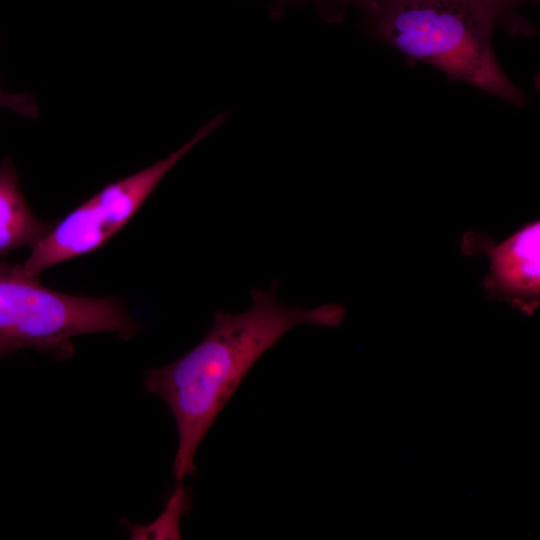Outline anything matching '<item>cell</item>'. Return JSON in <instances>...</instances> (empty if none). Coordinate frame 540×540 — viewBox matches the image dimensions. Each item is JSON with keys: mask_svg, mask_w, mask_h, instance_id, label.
I'll return each instance as SVG.
<instances>
[{"mask_svg": "<svg viewBox=\"0 0 540 540\" xmlns=\"http://www.w3.org/2000/svg\"><path fill=\"white\" fill-rule=\"evenodd\" d=\"M269 290L253 289L251 306L233 314L216 311L213 325L189 352L161 368L148 369L144 386L173 414L178 449L173 474L181 482L196 471L194 456L219 412L256 361L301 324L339 326L345 308L331 303L312 309L286 306Z\"/></svg>", "mask_w": 540, "mask_h": 540, "instance_id": "cell-1", "label": "cell"}, {"mask_svg": "<svg viewBox=\"0 0 540 540\" xmlns=\"http://www.w3.org/2000/svg\"><path fill=\"white\" fill-rule=\"evenodd\" d=\"M361 11L367 36L407 63L430 65L518 108L529 103L496 57V20L483 0H381Z\"/></svg>", "mask_w": 540, "mask_h": 540, "instance_id": "cell-2", "label": "cell"}, {"mask_svg": "<svg viewBox=\"0 0 540 540\" xmlns=\"http://www.w3.org/2000/svg\"><path fill=\"white\" fill-rule=\"evenodd\" d=\"M103 332L129 339L139 327L115 297L57 292L26 274L20 264L0 260V358L32 348L66 359L73 353V337Z\"/></svg>", "mask_w": 540, "mask_h": 540, "instance_id": "cell-3", "label": "cell"}, {"mask_svg": "<svg viewBox=\"0 0 540 540\" xmlns=\"http://www.w3.org/2000/svg\"><path fill=\"white\" fill-rule=\"evenodd\" d=\"M223 114L201 127L196 134L166 158L132 175L107 184L69 212L32 247L20 264L33 277L64 261L89 254L109 241L135 215L164 176L201 140L223 122Z\"/></svg>", "mask_w": 540, "mask_h": 540, "instance_id": "cell-4", "label": "cell"}, {"mask_svg": "<svg viewBox=\"0 0 540 540\" xmlns=\"http://www.w3.org/2000/svg\"><path fill=\"white\" fill-rule=\"evenodd\" d=\"M461 248L465 254L488 256L490 273L483 281L488 294L527 316L535 312L540 301L539 220L526 223L496 245L486 235L467 232Z\"/></svg>", "mask_w": 540, "mask_h": 540, "instance_id": "cell-5", "label": "cell"}, {"mask_svg": "<svg viewBox=\"0 0 540 540\" xmlns=\"http://www.w3.org/2000/svg\"><path fill=\"white\" fill-rule=\"evenodd\" d=\"M52 224L41 221L31 211L15 165L4 158L0 162V257L19 247L32 248Z\"/></svg>", "mask_w": 540, "mask_h": 540, "instance_id": "cell-6", "label": "cell"}, {"mask_svg": "<svg viewBox=\"0 0 540 540\" xmlns=\"http://www.w3.org/2000/svg\"><path fill=\"white\" fill-rule=\"evenodd\" d=\"M492 10L496 24H499L511 37H529L535 35L537 28L526 18L517 13V7L523 3L539 4V0H483Z\"/></svg>", "mask_w": 540, "mask_h": 540, "instance_id": "cell-7", "label": "cell"}, {"mask_svg": "<svg viewBox=\"0 0 540 540\" xmlns=\"http://www.w3.org/2000/svg\"><path fill=\"white\" fill-rule=\"evenodd\" d=\"M379 1L381 0H314L322 17L329 22L342 20L349 6H357L362 9Z\"/></svg>", "mask_w": 540, "mask_h": 540, "instance_id": "cell-8", "label": "cell"}, {"mask_svg": "<svg viewBox=\"0 0 540 540\" xmlns=\"http://www.w3.org/2000/svg\"><path fill=\"white\" fill-rule=\"evenodd\" d=\"M21 105V100L18 94H11L6 98H0V108H8L14 112L18 111Z\"/></svg>", "mask_w": 540, "mask_h": 540, "instance_id": "cell-9", "label": "cell"}, {"mask_svg": "<svg viewBox=\"0 0 540 540\" xmlns=\"http://www.w3.org/2000/svg\"><path fill=\"white\" fill-rule=\"evenodd\" d=\"M10 94H7V93H4L1 89H0V98H5V97H8Z\"/></svg>", "mask_w": 540, "mask_h": 540, "instance_id": "cell-10", "label": "cell"}]
</instances>
